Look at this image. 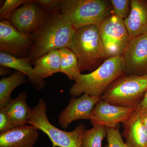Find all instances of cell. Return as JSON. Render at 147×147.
Returning <instances> with one entry per match:
<instances>
[{
  "instance_id": "23",
  "label": "cell",
  "mask_w": 147,
  "mask_h": 147,
  "mask_svg": "<svg viewBox=\"0 0 147 147\" xmlns=\"http://www.w3.org/2000/svg\"><path fill=\"white\" fill-rule=\"evenodd\" d=\"M30 0H6L0 9L1 21L9 20L13 11Z\"/></svg>"
},
{
  "instance_id": "8",
  "label": "cell",
  "mask_w": 147,
  "mask_h": 147,
  "mask_svg": "<svg viewBox=\"0 0 147 147\" xmlns=\"http://www.w3.org/2000/svg\"><path fill=\"white\" fill-rule=\"evenodd\" d=\"M31 34L19 32L9 20L0 22V50L18 58L28 57L32 45Z\"/></svg>"
},
{
  "instance_id": "12",
  "label": "cell",
  "mask_w": 147,
  "mask_h": 147,
  "mask_svg": "<svg viewBox=\"0 0 147 147\" xmlns=\"http://www.w3.org/2000/svg\"><path fill=\"white\" fill-rule=\"evenodd\" d=\"M101 97L91 96L84 94L76 98L71 97L68 105L59 116V123L62 128H68L74 121L90 120L95 106Z\"/></svg>"
},
{
  "instance_id": "4",
  "label": "cell",
  "mask_w": 147,
  "mask_h": 147,
  "mask_svg": "<svg viewBox=\"0 0 147 147\" xmlns=\"http://www.w3.org/2000/svg\"><path fill=\"white\" fill-rule=\"evenodd\" d=\"M147 90V74L135 75L124 74L113 82L101 96L111 105L137 108Z\"/></svg>"
},
{
  "instance_id": "21",
  "label": "cell",
  "mask_w": 147,
  "mask_h": 147,
  "mask_svg": "<svg viewBox=\"0 0 147 147\" xmlns=\"http://www.w3.org/2000/svg\"><path fill=\"white\" fill-rule=\"evenodd\" d=\"M105 137L106 127L103 125H95L86 129L82 138L83 147H102V141Z\"/></svg>"
},
{
  "instance_id": "14",
  "label": "cell",
  "mask_w": 147,
  "mask_h": 147,
  "mask_svg": "<svg viewBox=\"0 0 147 147\" xmlns=\"http://www.w3.org/2000/svg\"><path fill=\"white\" fill-rule=\"evenodd\" d=\"M124 23L130 39L147 33V1H130V10Z\"/></svg>"
},
{
  "instance_id": "16",
  "label": "cell",
  "mask_w": 147,
  "mask_h": 147,
  "mask_svg": "<svg viewBox=\"0 0 147 147\" xmlns=\"http://www.w3.org/2000/svg\"><path fill=\"white\" fill-rule=\"evenodd\" d=\"M30 59L28 57L18 58L5 53H0V65L9 68L13 69L28 76L29 82L38 90L45 87L46 82L38 78L34 73Z\"/></svg>"
},
{
  "instance_id": "5",
  "label": "cell",
  "mask_w": 147,
  "mask_h": 147,
  "mask_svg": "<svg viewBox=\"0 0 147 147\" xmlns=\"http://www.w3.org/2000/svg\"><path fill=\"white\" fill-rule=\"evenodd\" d=\"M59 9L70 18L76 30L88 25L99 26L113 14L111 3L105 0H61Z\"/></svg>"
},
{
  "instance_id": "7",
  "label": "cell",
  "mask_w": 147,
  "mask_h": 147,
  "mask_svg": "<svg viewBox=\"0 0 147 147\" xmlns=\"http://www.w3.org/2000/svg\"><path fill=\"white\" fill-rule=\"evenodd\" d=\"M99 28L108 58L122 56L130 40L123 20L112 14L101 23Z\"/></svg>"
},
{
  "instance_id": "2",
  "label": "cell",
  "mask_w": 147,
  "mask_h": 147,
  "mask_svg": "<svg viewBox=\"0 0 147 147\" xmlns=\"http://www.w3.org/2000/svg\"><path fill=\"white\" fill-rule=\"evenodd\" d=\"M126 73L122 56L109 58L91 73L81 74L69 91L72 97L78 98L84 94L101 97L110 84Z\"/></svg>"
},
{
  "instance_id": "29",
  "label": "cell",
  "mask_w": 147,
  "mask_h": 147,
  "mask_svg": "<svg viewBox=\"0 0 147 147\" xmlns=\"http://www.w3.org/2000/svg\"><path fill=\"white\" fill-rule=\"evenodd\" d=\"M138 112L140 114L143 122L144 123L145 126H146L147 129V113H141V112Z\"/></svg>"
},
{
  "instance_id": "1",
  "label": "cell",
  "mask_w": 147,
  "mask_h": 147,
  "mask_svg": "<svg viewBox=\"0 0 147 147\" xmlns=\"http://www.w3.org/2000/svg\"><path fill=\"white\" fill-rule=\"evenodd\" d=\"M75 30L70 18L59 9L47 13L42 24L31 34L32 45L28 57L32 63L52 50L69 48Z\"/></svg>"
},
{
  "instance_id": "6",
  "label": "cell",
  "mask_w": 147,
  "mask_h": 147,
  "mask_svg": "<svg viewBox=\"0 0 147 147\" xmlns=\"http://www.w3.org/2000/svg\"><path fill=\"white\" fill-rule=\"evenodd\" d=\"M47 108L45 100L40 98L36 105L32 108L28 123L46 134L53 147H83L82 138L86 129L84 125L79 124L70 131L61 130L50 122L47 115Z\"/></svg>"
},
{
  "instance_id": "28",
  "label": "cell",
  "mask_w": 147,
  "mask_h": 147,
  "mask_svg": "<svg viewBox=\"0 0 147 147\" xmlns=\"http://www.w3.org/2000/svg\"><path fill=\"white\" fill-rule=\"evenodd\" d=\"M9 69V68H8V67L1 66V68H0V75L1 76H6V75L9 74L10 73V71Z\"/></svg>"
},
{
  "instance_id": "27",
  "label": "cell",
  "mask_w": 147,
  "mask_h": 147,
  "mask_svg": "<svg viewBox=\"0 0 147 147\" xmlns=\"http://www.w3.org/2000/svg\"><path fill=\"white\" fill-rule=\"evenodd\" d=\"M136 111L141 113H147V90L143 99L136 108Z\"/></svg>"
},
{
  "instance_id": "10",
  "label": "cell",
  "mask_w": 147,
  "mask_h": 147,
  "mask_svg": "<svg viewBox=\"0 0 147 147\" xmlns=\"http://www.w3.org/2000/svg\"><path fill=\"white\" fill-rule=\"evenodd\" d=\"M135 110L136 108L111 105L101 99L95 106L90 120L93 126L102 125L107 128H115L119 123L127 121Z\"/></svg>"
},
{
  "instance_id": "19",
  "label": "cell",
  "mask_w": 147,
  "mask_h": 147,
  "mask_svg": "<svg viewBox=\"0 0 147 147\" xmlns=\"http://www.w3.org/2000/svg\"><path fill=\"white\" fill-rule=\"evenodd\" d=\"M26 76L24 74L17 71L0 80V108H5L12 100L11 95L13 90L27 83Z\"/></svg>"
},
{
  "instance_id": "26",
  "label": "cell",
  "mask_w": 147,
  "mask_h": 147,
  "mask_svg": "<svg viewBox=\"0 0 147 147\" xmlns=\"http://www.w3.org/2000/svg\"><path fill=\"white\" fill-rule=\"evenodd\" d=\"M15 127L11 122L4 108H0V133H5Z\"/></svg>"
},
{
  "instance_id": "11",
  "label": "cell",
  "mask_w": 147,
  "mask_h": 147,
  "mask_svg": "<svg viewBox=\"0 0 147 147\" xmlns=\"http://www.w3.org/2000/svg\"><path fill=\"white\" fill-rule=\"evenodd\" d=\"M122 56L126 74L139 76L147 74V33L130 39Z\"/></svg>"
},
{
  "instance_id": "20",
  "label": "cell",
  "mask_w": 147,
  "mask_h": 147,
  "mask_svg": "<svg viewBox=\"0 0 147 147\" xmlns=\"http://www.w3.org/2000/svg\"><path fill=\"white\" fill-rule=\"evenodd\" d=\"M59 50L61 60V72L65 74L69 79L75 81L82 74L78 58L68 47H63Z\"/></svg>"
},
{
  "instance_id": "3",
  "label": "cell",
  "mask_w": 147,
  "mask_h": 147,
  "mask_svg": "<svg viewBox=\"0 0 147 147\" xmlns=\"http://www.w3.org/2000/svg\"><path fill=\"white\" fill-rule=\"evenodd\" d=\"M69 48L78 58L81 72L94 71L108 59L97 25L76 29Z\"/></svg>"
},
{
  "instance_id": "22",
  "label": "cell",
  "mask_w": 147,
  "mask_h": 147,
  "mask_svg": "<svg viewBox=\"0 0 147 147\" xmlns=\"http://www.w3.org/2000/svg\"><path fill=\"white\" fill-rule=\"evenodd\" d=\"M113 15L123 20L127 18L130 12V1L129 0H111Z\"/></svg>"
},
{
  "instance_id": "25",
  "label": "cell",
  "mask_w": 147,
  "mask_h": 147,
  "mask_svg": "<svg viewBox=\"0 0 147 147\" xmlns=\"http://www.w3.org/2000/svg\"><path fill=\"white\" fill-rule=\"evenodd\" d=\"M40 6L46 13L59 9V5L61 0H33Z\"/></svg>"
},
{
  "instance_id": "9",
  "label": "cell",
  "mask_w": 147,
  "mask_h": 147,
  "mask_svg": "<svg viewBox=\"0 0 147 147\" xmlns=\"http://www.w3.org/2000/svg\"><path fill=\"white\" fill-rule=\"evenodd\" d=\"M46 12L33 0H30L16 9L9 21L19 32L31 35L43 22Z\"/></svg>"
},
{
  "instance_id": "24",
  "label": "cell",
  "mask_w": 147,
  "mask_h": 147,
  "mask_svg": "<svg viewBox=\"0 0 147 147\" xmlns=\"http://www.w3.org/2000/svg\"><path fill=\"white\" fill-rule=\"evenodd\" d=\"M106 129L108 147H128L123 142L118 127L113 128L106 127Z\"/></svg>"
},
{
  "instance_id": "30",
  "label": "cell",
  "mask_w": 147,
  "mask_h": 147,
  "mask_svg": "<svg viewBox=\"0 0 147 147\" xmlns=\"http://www.w3.org/2000/svg\"></svg>"
},
{
  "instance_id": "13",
  "label": "cell",
  "mask_w": 147,
  "mask_h": 147,
  "mask_svg": "<svg viewBox=\"0 0 147 147\" xmlns=\"http://www.w3.org/2000/svg\"><path fill=\"white\" fill-rule=\"evenodd\" d=\"M38 130L32 125L15 127L0 134V147H33L39 137Z\"/></svg>"
},
{
  "instance_id": "17",
  "label": "cell",
  "mask_w": 147,
  "mask_h": 147,
  "mask_svg": "<svg viewBox=\"0 0 147 147\" xmlns=\"http://www.w3.org/2000/svg\"><path fill=\"white\" fill-rule=\"evenodd\" d=\"M27 92L24 91L18 94L4 108L11 122L14 127L24 125L28 123L32 108L29 107L26 102Z\"/></svg>"
},
{
  "instance_id": "18",
  "label": "cell",
  "mask_w": 147,
  "mask_h": 147,
  "mask_svg": "<svg viewBox=\"0 0 147 147\" xmlns=\"http://www.w3.org/2000/svg\"><path fill=\"white\" fill-rule=\"evenodd\" d=\"M34 73L38 78L46 79L61 72V60L59 50L50 51L38 59L33 63Z\"/></svg>"
},
{
  "instance_id": "15",
  "label": "cell",
  "mask_w": 147,
  "mask_h": 147,
  "mask_svg": "<svg viewBox=\"0 0 147 147\" xmlns=\"http://www.w3.org/2000/svg\"><path fill=\"white\" fill-rule=\"evenodd\" d=\"M122 136L128 147H147V129L140 114L135 110L130 117L122 123Z\"/></svg>"
}]
</instances>
